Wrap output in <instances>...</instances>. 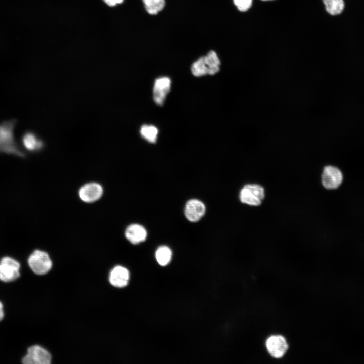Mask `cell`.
I'll use <instances>...</instances> for the list:
<instances>
[{
    "label": "cell",
    "mask_w": 364,
    "mask_h": 364,
    "mask_svg": "<svg viewBox=\"0 0 364 364\" xmlns=\"http://www.w3.org/2000/svg\"><path fill=\"white\" fill-rule=\"evenodd\" d=\"M16 120H11L3 122L0 124V152L23 156L14 137V128Z\"/></svg>",
    "instance_id": "obj_1"
},
{
    "label": "cell",
    "mask_w": 364,
    "mask_h": 364,
    "mask_svg": "<svg viewBox=\"0 0 364 364\" xmlns=\"http://www.w3.org/2000/svg\"><path fill=\"white\" fill-rule=\"evenodd\" d=\"M264 189L258 184H247L241 190L239 194L240 201L250 206L261 205L264 198Z\"/></svg>",
    "instance_id": "obj_2"
},
{
    "label": "cell",
    "mask_w": 364,
    "mask_h": 364,
    "mask_svg": "<svg viewBox=\"0 0 364 364\" xmlns=\"http://www.w3.org/2000/svg\"><path fill=\"white\" fill-rule=\"evenodd\" d=\"M28 264L32 270L37 275H44L47 273L52 266V262L44 251L35 250L29 257Z\"/></svg>",
    "instance_id": "obj_3"
},
{
    "label": "cell",
    "mask_w": 364,
    "mask_h": 364,
    "mask_svg": "<svg viewBox=\"0 0 364 364\" xmlns=\"http://www.w3.org/2000/svg\"><path fill=\"white\" fill-rule=\"evenodd\" d=\"M20 265L16 260L9 257H3L0 261V280L9 282L16 280L20 276Z\"/></svg>",
    "instance_id": "obj_4"
},
{
    "label": "cell",
    "mask_w": 364,
    "mask_h": 364,
    "mask_svg": "<svg viewBox=\"0 0 364 364\" xmlns=\"http://www.w3.org/2000/svg\"><path fill=\"white\" fill-rule=\"evenodd\" d=\"M51 361V354L39 345L29 347L27 354L22 359L24 364H49Z\"/></svg>",
    "instance_id": "obj_5"
},
{
    "label": "cell",
    "mask_w": 364,
    "mask_h": 364,
    "mask_svg": "<svg viewBox=\"0 0 364 364\" xmlns=\"http://www.w3.org/2000/svg\"><path fill=\"white\" fill-rule=\"evenodd\" d=\"M343 178L342 173L337 167L328 165L324 168L321 181L326 189H335L341 184Z\"/></svg>",
    "instance_id": "obj_6"
},
{
    "label": "cell",
    "mask_w": 364,
    "mask_h": 364,
    "mask_svg": "<svg viewBox=\"0 0 364 364\" xmlns=\"http://www.w3.org/2000/svg\"><path fill=\"white\" fill-rule=\"evenodd\" d=\"M265 345L269 354L276 358L282 357L288 348L286 340L281 335L270 336L266 340Z\"/></svg>",
    "instance_id": "obj_7"
},
{
    "label": "cell",
    "mask_w": 364,
    "mask_h": 364,
    "mask_svg": "<svg viewBox=\"0 0 364 364\" xmlns=\"http://www.w3.org/2000/svg\"><path fill=\"white\" fill-rule=\"evenodd\" d=\"M171 79L168 77H161L155 80L153 98L154 102L158 106H162L171 88Z\"/></svg>",
    "instance_id": "obj_8"
},
{
    "label": "cell",
    "mask_w": 364,
    "mask_h": 364,
    "mask_svg": "<svg viewBox=\"0 0 364 364\" xmlns=\"http://www.w3.org/2000/svg\"><path fill=\"white\" fill-rule=\"evenodd\" d=\"M205 211V206L202 201L196 199H192L186 203L184 214L189 221L195 222L198 221L204 216Z\"/></svg>",
    "instance_id": "obj_9"
},
{
    "label": "cell",
    "mask_w": 364,
    "mask_h": 364,
    "mask_svg": "<svg viewBox=\"0 0 364 364\" xmlns=\"http://www.w3.org/2000/svg\"><path fill=\"white\" fill-rule=\"evenodd\" d=\"M102 187L97 183H89L82 186L79 190L80 199L84 202L91 203L99 199L102 194Z\"/></svg>",
    "instance_id": "obj_10"
},
{
    "label": "cell",
    "mask_w": 364,
    "mask_h": 364,
    "mask_svg": "<svg viewBox=\"0 0 364 364\" xmlns=\"http://www.w3.org/2000/svg\"><path fill=\"white\" fill-rule=\"evenodd\" d=\"M109 279L110 284L115 287H125L128 283L129 272L125 267L116 266L110 271Z\"/></svg>",
    "instance_id": "obj_11"
},
{
    "label": "cell",
    "mask_w": 364,
    "mask_h": 364,
    "mask_svg": "<svg viewBox=\"0 0 364 364\" xmlns=\"http://www.w3.org/2000/svg\"><path fill=\"white\" fill-rule=\"evenodd\" d=\"M146 229L139 224H132L125 230V236L127 239L133 244H138L144 242L147 237Z\"/></svg>",
    "instance_id": "obj_12"
},
{
    "label": "cell",
    "mask_w": 364,
    "mask_h": 364,
    "mask_svg": "<svg viewBox=\"0 0 364 364\" xmlns=\"http://www.w3.org/2000/svg\"><path fill=\"white\" fill-rule=\"evenodd\" d=\"M205 62L208 70V75H215L220 70L221 62L216 53L213 50L209 51L204 56Z\"/></svg>",
    "instance_id": "obj_13"
},
{
    "label": "cell",
    "mask_w": 364,
    "mask_h": 364,
    "mask_svg": "<svg viewBox=\"0 0 364 364\" xmlns=\"http://www.w3.org/2000/svg\"><path fill=\"white\" fill-rule=\"evenodd\" d=\"M326 11L330 15L340 14L344 8V0H322Z\"/></svg>",
    "instance_id": "obj_14"
},
{
    "label": "cell",
    "mask_w": 364,
    "mask_h": 364,
    "mask_svg": "<svg viewBox=\"0 0 364 364\" xmlns=\"http://www.w3.org/2000/svg\"><path fill=\"white\" fill-rule=\"evenodd\" d=\"M172 252L170 249L166 246H161L158 248L155 253V257L157 262L161 266L167 265L170 261Z\"/></svg>",
    "instance_id": "obj_15"
},
{
    "label": "cell",
    "mask_w": 364,
    "mask_h": 364,
    "mask_svg": "<svg viewBox=\"0 0 364 364\" xmlns=\"http://www.w3.org/2000/svg\"><path fill=\"white\" fill-rule=\"evenodd\" d=\"M140 133L143 138L151 143H155L157 139L158 129L154 125H143L140 129Z\"/></svg>",
    "instance_id": "obj_16"
},
{
    "label": "cell",
    "mask_w": 364,
    "mask_h": 364,
    "mask_svg": "<svg viewBox=\"0 0 364 364\" xmlns=\"http://www.w3.org/2000/svg\"><path fill=\"white\" fill-rule=\"evenodd\" d=\"M191 71L192 74L195 77H201L208 75V70L205 62L204 56L200 57L192 64Z\"/></svg>",
    "instance_id": "obj_17"
},
{
    "label": "cell",
    "mask_w": 364,
    "mask_h": 364,
    "mask_svg": "<svg viewBox=\"0 0 364 364\" xmlns=\"http://www.w3.org/2000/svg\"><path fill=\"white\" fill-rule=\"evenodd\" d=\"M146 11L151 15H156L165 7V0H142Z\"/></svg>",
    "instance_id": "obj_18"
},
{
    "label": "cell",
    "mask_w": 364,
    "mask_h": 364,
    "mask_svg": "<svg viewBox=\"0 0 364 364\" xmlns=\"http://www.w3.org/2000/svg\"><path fill=\"white\" fill-rule=\"evenodd\" d=\"M23 143L25 148L29 150H35L42 146L41 142L38 141L32 134L28 133L23 138Z\"/></svg>",
    "instance_id": "obj_19"
},
{
    "label": "cell",
    "mask_w": 364,
    "mask_h": 364,
    "mask_svg": "<svg viewBox=\"0 0 364 364\" xmlns=\"http://www.w3.org/2000/svg\"><path fill=\"white\" fill-rule=\"evenodd\" d=\"M233 3L238 11L246 13L252 8L254 0H233Z\"/></svg>",
    "instance_id": "obj_20"
},
{
    "label": "cell",
    "mask_w": 364,
    "mask_h": 364,
    "mask_svg": "<svg viewBox=\"0 0 364 364\" xmlns=\"http://www.w3.org/2000/svg\"><path fill=\"white\" fill-rule=\"evenodd\" d=\"M106 4L110 6H114L117 4L122 3L123 0H103Z\"/></svg>",
    "instance_id": "obj_21"
},
{
    "label": "cell",
    "mask_w": 364,
    "mask_h": 364,
    "mask_svg": "<svg viewBox=\"0 0 364 364\" xmlns=\"http://www.w3.org/2000/svg\"><path fill=\"white\" fill-rule=\"evenodd\" d=\"M4 316L3 306L2 303L0 302V321H1Z\"/></svg>",
    "instance_id": "obj_22"
},
{
    "label": "cell",
    "mask_w": 364,
    "mask_h": 364,
    "mask_svg": "<svg viewBox=\"0 0 364 364\" xmlns=\"http://www.w3.org/2000/svg\"><path fill=\"white\" fill-rule=\"evenodd\" d=\"M259 1L262 3H269V2H275L277 0H259Z\"/></svg>",
    "instance_id": "obj_23"
}]
</instances>
